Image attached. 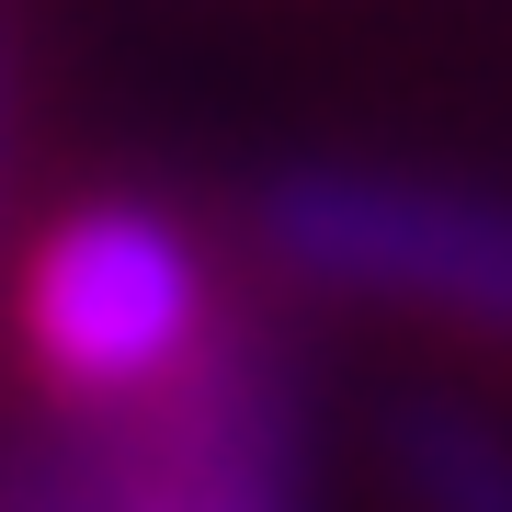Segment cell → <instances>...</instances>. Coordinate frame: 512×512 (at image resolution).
Here are the masks:
<instances>
[{
	"label": "cell",
	"instance_id": "cell-2",
	"mask_svg": "<svg viewBox=\"0 0 512 512\" xmlns=\"http://www.w3.org/2000/svg\"><path fill=\"white\" fill-rule=\"evenodd\" d=\"M205 342H217L205 251L137 194L69 205L23 262V353L57 399H160L205 365Z\"/></svg>",
	"mask_w": 512,
	"mask_h": 512
},
{
	"label": "cell",
	"instance_id": "cell-3",
	"mask_svg": "<svg viewBox=\"0 0 512 512\" xmlns=\"http://www.w3.org/2000/svg\"><path fill=\"white\" fill-rule=\"evenodd\" d=\"M387 467L410 512H512V433L478 421L467 399H410L387 433Z\"/></svg>",
	"mask_w": 512,
	"mask_h": 512
},
{
	"label": "cell",
	"instance_id": "cell-1",
	"mask_svg": "<svg viewBox=\"0 0 512 512\" xmlns=\"http://www.w3.org/2000/svg\"><path fill=\"white\" fill-rule=\"evenodd\" d=\"M251 228L319 296L433 308L478 342H512V194L433 183V171H365V160H296L262 183Z\"/></svg>",
	"mask_w": 512,
	"mask_h": 512
}]
</instances>
